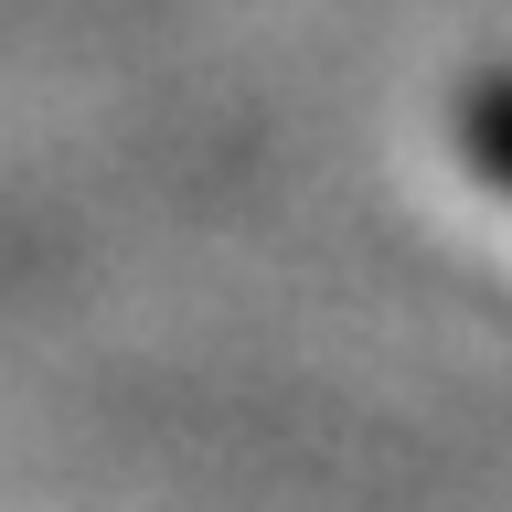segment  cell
Wrapping results in <instances>:
<instances>
[{
	"label": "cell",
	"instance_id": "1",
	"mask_svg": "<svg viewBox=\"0 0 512 512\" xmlns=\"http://www.w3.org/2000/svg\"><path fill=\"white\" fill-rule=\"evenodd\" d=\"M459 150H470V171L491 192H512V75L502 64L470 75V96H459Z\"/></svg>",
	"mask_w": 512,
	"mask_h": 512
}]
</instances>
